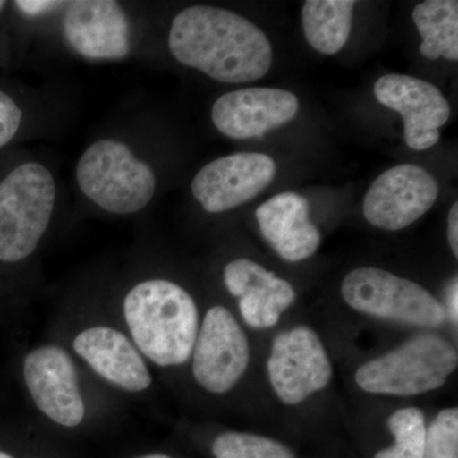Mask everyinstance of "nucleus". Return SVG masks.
I'll use <instances>...</instances> for the list:
<instances>
[{"instance_id":"f257e3e1","label":"nucleus","mask_w":458,"mask_h":458,"mask_svg":"<svg viewBox=\"0 0 458 458\" xmlns=\"http://www.w3.org/2000/svg\"><path fill=\"white\" fill-rule=\"evenodd\" d=\"M168 50L180 64L229 84L255 82L273 63L269 38L258 26L213 5H191L177 13Z\"/></svg>"},{"instance_id":"f03ea898","label":"nucleus","mask_w":458,"mask_h":458,"mask_svg":"<svg viewBox=\"0 0 458 458\" xmlns=\"http://www.w3.org/2000/svg\"><path fill=\"white\" fill-rule=\"evenodd\" d=\"M129 337L146 360L161 369L191 358L200 327L192 295L177 283L147 278L135 283L123 300Z\"/></svg>"},{"instance_id":"7ed1b4c3","label":"nucleus","mask_w":458,"mask_h":458,"mask_svg":"<svg viewBox=\"0 0 458 458\" xmlns=\"http://www.w3.org/2000/svg\"><path fill=\"white\" fill-rule=\"evenodd\" d=\"M57 186L50 168L21 162L0 179V264L29 260L55 213Z\"/></svg>"},{"instance_id":"20e7f679","label":"nucleus","mask_w":458,"mask_h":458,"mask_svg":"<svg viewBox=\"0 0 458 458\" xmlns=\"http://www.w3.org/2000/svg\"><path fill=\"white\" fill-rule=\"evenodd\" d=\"M75 181L90 203L114 216H132L155 198L157 174L126 141L101 138L83 150Z\"/></svg>"},{"instance_id":"39448f33","label":"nucleus","mask_w":458,"mask_h":458,"mask_svg":"<svg viewBox=\"0 0 458 458\" xmlns=\"http://www.w3.org/2000/svg\"><path fill=\"white\" fill-rule=\"evenodd\" d=\"M457 366V351L448 340L420 334L364 363L355 373V382L369 394L417 396L441 388Z\"/></svg>"},{"instance_id":"423d86ee","label":"nucleus","mask_w":458,"mask_h":458,"mask_svg":"<svg viewBox=\"0 0 458 458\" xmlns=\"http://www.w3.org/2000/svg\"><path fill=\"white\" fill-rule=\"evenodd\" d=\"M344 301L373 318L414 327L437 328L445 324L443 304L418 283L377 267H360L343 280Z\"/></svg>"},{"instance_id":"0eeeda50","label":"nucleus","mask_w":458,"mask_h":458,"mask_svg":"<svg viewBox=\"0 0 458 458\" xmlns=\"http://www.w3.org/2000/svg\"><path fill=\"white\" fill-rule=\"evenodd\" d=\"M250 343L233 313L214 306L205 313L192 351V375L208 393L227 394L249 367Z\"/></svg>"},{"instance_id":"6e6552de","label":"nucleus","mask_w":458,"mask_h":458,"mask_svg":"<svg viewBox=\"0 0 458 458\" xmlns=\"http://www.w3.org/2000/svg\"><path fill=\"white\" fill-rule=\"evenodd\" d=\"M22 376L27 393L41 414L60 427L82 423L86 403L68 351L56 344L36 346L23 358Z\"/></svg>"},{"instance_id":"1a4fd4ad","label":"nucleus","mask_w":458,"mask_h":458,"mask_svg":"<svg viewBox=\"0 0 458 458\" xmlns=\"http://www.w3.org/2000/svg\"><path fill=\"white\" fill-rule=\"evenodd\" d=\"M267 375L276 396L286 405H298L330 384L333 366L318 333L295 327L274 339Z\"/></svg>"},{"instance_id":"9d476101","label":"nucleus","mask_w":458,"mask_h":458,"mask_svg":"<svg viewBox=\"0 0 458 458\" xmlns=\"http://www.w3.org/2000/svg\"><path fill=\"white\" fill-rule=\"evenodd\" d=\"M62 32L75 55L89 62H117L132 51L131 18L114 0H74L62 12Z\"/></svg>"},{"instance_id":"9b49d317","label":"nucleus","mask_w":458,"mask_h":458,"mask_svg":"<svg viewBox=\"0 0 458 458\" xmlns=\"http://www.w3.org/2000/svg\"><path fill=\"white\" fill-rule=\"evenodd\" d=\"M276 174V162L262 153L221 157L195 174L192 197L207 213L228 212L258 197L273 182Z\"/></svg>"},{"instance_id":"f8f14e48","label":"nucleus","mask_w":458,"mask_h":458,"mask_svg":"<svg viewBox=\"0 0 458 458\" xmlns=\"http://www.w3.org/2000/svg\"><path fill=\"white\" fill-rule=\"evenodd\" d=\"M438 183L423 167L401 165L384 172L370 185L363 203L367 221L386 231H400L432 209Z\"/></svg>"},{"instance_id":"ddd939ff","label":"nucleus","mask_w":458,"mask_h":458,"mask_svg":"<svg viewBox=\"0 0 458 458\" xmlns=\"http://www.w3.org/2000/svg\"><path fill=\"white\" fill-rule=\"evenodd\" d=\"M373 90L379 104L403 116V140L411 149L426 150L438 143L439 128L451 116L450 104L438 87L411 75L386 74Z\"/></svg>"},{"instance_id":"4468645a","label":"nucleus","mask_w":458,"mask_h":458,"mask_svg":"<svg viewBox=\"0 0 458 458\" xmlns=\"http://www.w3.org/2000/svg\"><path fill=\"white\" fill-rule=\"evenodd\" d=\"M300 101L293 93L267 87L232 90L212 107L216 131L232 140H250L264 135L294 119Z\"/></svg>"},{"instance_id":"2eb2a0df","label":"nucleus","mask_w":458,"mask_h":458,"mask_svg":"<svg viewBox=\"0 0 458 458\" xmlns=\"http://www.w3.org/2000/svg\"><path fill=\"white\" fill-rule=\"evenodd\" d=\"M73 351L96 375L120 390L137 394L152 386L146 358L117 328L107 325L83 328L74 337Z\"/></svg>"},{"instance_id":"dca6fc26","label":"nucleus","mask_w":458,"mask_h":458,"mask_svg":"<svg viewBox=\"0 0 458 458\" xmlns=\"http://www.w3.org/2000/svg\"><path fill=\"white\" fill-rule=\"evenodd\" d=\"M223 282L228 293L238 298L241 316L252 328L276 327L295 300L293 286L249 259L228 262Z\"/></svg>"},{"instance_id":"f3484780","label":"nucleus","mask_w":458,"mask_h":458,"mask_svg":"<svg viewBox=\"0 0 458 458\" xmlns=\"http://www.w3.org/2000/svg\"><path fill=\"white\" fill-rule=\"evenodd\" d=\"M256 219L267 243L285 261L306 260L321 245V233L310 218V203L295 192H283L256 210Z\"/></svg>"},{"instance_id":"a211bd4d","label":"nucleus","mask_w":458,"mask_h":458,"mask_svg":"<svg viewBox=\"0 0 458 458\" xmlns=\"http://www.w3.org/2000/svg\"><path fill=\"white\" fill-rule=\"evenodd\" d=\"M352 0H307L303 5L304 36L311 47L334 55L345 47L352 31Z\"/></svg>"},{"instance_id":"6ab92c4d","label":"nucleus","mask_w":458,"mask_h":458,"mask_svg":"<svg viewBox=\"0 0 458 458\" xmlns=\"http://www.w3.org/2000/svg\"><path fill=\"white\" fill-rule=\"evenodd\" d=\"M421 36V55L429 60H458V2L427 0L412 11Z\"/></svg>"},{"instance_id":"aec40b11","label":"nucleus","mask_w":458,"mask_h":458,"mask_svg":"<svg viewBox=\"0 0 458 458\" xmlns=\"http://www.w3.org/2000/svg\"><path fill=\"white\" fill-rule=\"evenodd\" d=\"M393 433V447L377 452L375 458H423L426 445V417L418 408L397 410L387 420Z\"/></svg>"},{"instance_id":"412c9836","label":"nucleus","mask_w":458,"mask_h":458,"mask_svg":"<svg viewBox=\"0 0 458 458\" xmlns=\"http://www.w3.org/2000/svg\"><path fill=\"white\" fill-rule=\"evenodd\" d=\"M216 458H295L280 442L251 433L225 432L214 439Z\"/></svg>"},{"instance_id":"4be33fe9","label":"nucleus","mask_w":458,"mask_h":458,"mask_svg":"<svg viewBox=\"0 0 458 458\" xmlns=\"http://www.w3.org/2000/svg\"><path fill=\"white\" fill-rule=\"evenodd\" d=\"M423 458H458V409L438 412L427 429Z\"/></svg>"},{"instance_id":"5701e85b","label":"nucleus","mask_w":458,"mask_h":458,"mask_svg":"<svg viewBox=\"0 0 458 458\" xmlns=\"http://www.w3.org/2000/svg\"><path fill=\"white\" fill-rule=\"evenodd\" d=\"M22 122V107L13 96L0 89V149L7 147L17 137Z\"/></svg>"},{"instance_id":"b1692460","label":"nucleus","mask_w":458,"mask_h":458,"mask_svg":"<svg viewBox=\"0 0 458 458\" xmlns=\"http://www.w3.org/2000/svg\"><path fill=\"white\" fill-rule=\"evenodd\" d=\"M66 3L62 0H16L12 3L21 16L27 20L38 21L62 14Z\"/></svg>"},{"instance_id":"393cba45","label":"nucleus","mask_w":458,"mask_h":458,"mask_svg":"<svg viewBox=\"0 0 458 458\" xmlns=\"http://www.w3.org/2000/svg\"><path fill=\"white\" fill-rule=\"evenodd\" d=\"M448 242L454 258H458V203H454L448 214Z\"/></svg>"},{"instance_id":"a878e982","label":"nucleus","mask_w":458,"mask_h":458,"mask_svg":"<svg viewBox=\"0 0 458 458\" xmlns=\"http://www.w3.org/2000/svg\"><path fill=\"white\" fill-rule=\"evenodd\" d=\"M448 311H450L451 318L457 325L458 319V282L457 278L452 279L448 285L447 293Z\"/></svg>"},{"instance_id":"bb28decb","label":"nucleus","mask_w":458,"mask_h":458,"mask_svg":"<svg viewBox=\"0 0 458 458\" xmlns=\"http://www.w3.org/2000/svg\"><path fill=\"white\" fill-rule=\"evenodd\" d=\"M135 458H174V457L167 456V454H146V456H140V457H135Z\"/></svg>"},{"instance_id":"cd10ccee","label":"nucleus","mask_w":458,"mask_h":458,"mask_svg":"<svg viewBox=\"0 0 458 458\" xmlns=\"http://www.w3.org/2000/svg\"><path fill=\"white\" fill-rule=\"evenodd\" d=\"M8 7V2H3V0H0V14L3 13V12L5 11Z\"/></svg>"},{"instance_id":"c85d7f7f","label":"nucleus","mask_w":458,"mask_h":458,"mask_svg":"<svg viewBox=\"0 0 458 458\" xmlns=\"http://www.w3.org/2000/svg\"><path fill=\"white\" fill-rule=\"evenodd\" d=\"M0 458H16L12 456V454H7V452L0 450Z\"/></svg>"}]
</instances>
